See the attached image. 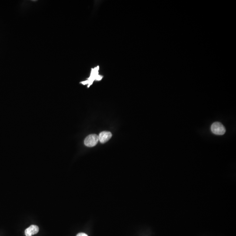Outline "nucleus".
Segmentation results:
<instances>
[{"label": "nucleus", "mask_w": 236, "mask_h": 236, "mask_svg": "<svg viewBox=\"0 0 236 236\" xmlns=\"http://www.w3.org/2000/svg\"><path fill=\"white\" fill-rule=\"evenodd\" d=\"M211 130L216 135H222L226 132V129L223 125L220 122H215L212 125Z\"/></svg>", "instance_id": "obj_1"}, {"label": "nucleus", "mask_w": 236, "mask_h": 236, "mask_svg": "<svg viewBox=\"0 0 236 236\" xmlns=\"http://www.w3.org/2000/svg\"><path fill=\"white\" fill-rule=\"evenodd\" d=\"M99 141L98 135L91 134L88 135L85 140L84 143L85 146L88 147H93L96 146Z\"/></svg>", "instance_id": "obj_2"}, {"label": "nucleus", "mask_w": 236, "mask_h": 236, "mask_svg": "<svg viewBox=\"0 0 236 236\" xmlns=\"http://www.w3.org/2000/svg\"><path fill=\"white\" fill-rule=\"evenodd\" d=\"M98 139L100 142L102 143H105L109 140L112 136V134L110 132L103 131L101 132L98 135Z\"/></svg>", "instance_id": "obj_3"}, {"label": "nucleus", "mask_w": 236, "mask_h": 236, "mask_svg": "<svg viewBox=\"0 0 236 236\" xmlns=\"http://www.w3.org/2000/svg\"><path fill=\"white\" fill-rule=\"evenodd\" d=\"M39 231V228L36 225H32L25 230L26 236H32L37 234Z\"/></svg>", "instance_id": "obj_4"}, {"label": "nucleus", "mask_w": 236, "mask_h": 236, "mask_svg": "<svg viewBox=\"0 0 236 236\" xmlns=\"http://www.w3.org/2000/svg\"><path fill=\"white\" fill-rule=\"evenodd\" d=\"M76 236H88V235L85 233H81L78 234Z\"/></svg>", "instance_id": "obj_5"}]
</instances>
